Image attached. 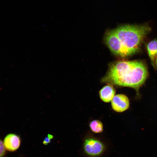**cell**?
I'll return each instance as SVG.
<instances>
[{"instance_id":"1","label":"cell","mask_w":157,"mask_h":157,"mask_svg":"<svg viewBox=\"0 0 157 157\" xmlns=\"http://www.w3.org/2000/svg\"><path fill=\"white\" fill-rule=\"evenodd\" d=\"M151 30L147 24L124 25L107 32L105 41L113 53L126 57L138 51L144 38Z\"/></svg>"},{"instance_id":"2","label":"cell","mask_w":157,"mask_h":157,"mask_svg":"<svg viewBox=\"0 0 157 157\" xmlns=\"http://www.w3.org/2000/svg\"><path fill=\"white\" fill-rule=\"evenodd\" d=\"M145 65L138 60H119L110 64L101 83L135 89L137 93L148 76Z\"/></svg>"},{"instance_id":"3","label":"cell","mask_w":157,"mask_h":157,"mask_svg":"<svg viewBox=\"0 0 157 157\" xmlns=\"http://www.w3.org/2000/svg\"><path fill=\"white\" fill-rule=\"evenodd\" d=\"M104 143L99 139L92 137L85 138L83 143V149L85 154L89 157H98L106 150Z\"/></svg>"},{"instance_id":"4","label":"cell","mask_w":157,"mask_h":157,"mask_svg":"<svg viewBox=\"0 0 157 157\" xmlns=\"http://www.w3.org/2000/svg\"><path fill=\"white\" fill-rule=\"evenodd\" d=\"M112 108L119 113L123 112L129 108V101L128 97L123 94L115 95L111 101Z\"/></svg>"},{"instance_id":"5","label":"cell","mask_w":157,"mask_h":157,"mask_svg":"<svg viewBox=\"0 0 157 157\" xmlns=\"http://www.w3.org/2000/svg\"><path fill=\"white\" fill-rule=\"evenodd\" d=\"M3 143L7 150L10 151H14L19 148L21 140L19 136L15 134L10 133L6 136Z\"/></svg>"},{"instance_id":"6","label":"cell","mask_w":157,"mask_h":157,"mask_svg":"<svg viewBox=\"0 0 157 157\" xmlns=\"http://www.w3.org/2000/svg\"><path fill=\"white\" fill-rule=\"evenodd\" d=\"M116 90L113 86L107 84L103 87L99 91V96L101 99L104 102L108 103L115 96Z\"/></svg>"},{"instance_id":"7","label":"cell","mask_w":157,"mask_h":157,"mask_svg":"<svg viewBox=\"0 0 157 157\" xmlns=\"http://www.w3.org/2000/svg\"><path fill=\"white\" fill-rule=\"evenodd\" d=\"M147 48L152 65L155 67V60L157 56V39H155L150 42L147 45Z\"/></svg>"},{"instance_id":"8","label":"cell","mask_w":157,"mask_h":157,"mask_svg":"<svg viewBox=\"0 0 157 157\" xmlns=\"http://www.w3.org/2000/svg\"><path fill=\"white\" fill-rule=\"evenodd\" d=\"M89 126L91 131L95 133H101L103 131V124L99 120H92L90 123Z\"/></svg>"},{"instance_id":"9","label":"cell","mask_w":157,"mask_h":157,"mask_svg":"<svg viewBox=\"0 0 157 157\" xmlns=\"http://www.w3.org/2000/svg\"><path fill=\"white\" fill-rule=\"evenodd\" d=\"M53 138V136L50 134H48L47 136L44 139L43 142V144L44 145H47L50 143L51 139Z\"/></svg>"},{"instance_id":"10","label":"cell","mask_w":157,"mask_h":157,"mask_svg":"<svg viewBox=\"0 0 157 157\" xmlns=\"http://www.w3.org/2000/svg\"><path fill=\"white\" fill-rule=\"evenodd\" d=\"M5 153V147L3 143L0 140V157H3Z\"/></svg>"},{"instance_id":"11","label":"cell","mask_w":157,"mask_h":157,"mask_svg":"<svg viewBox=\"0 0 157 157\" xmlns=\"http://www.w3.org/2000/svg\"><path fill=\"white\" fill-rule=\"evenodd\" d=\"M155 62H156V65L157 67V56L156 58Z\"/></svg>"}]
</instances>
